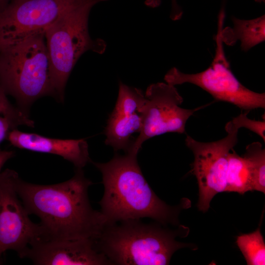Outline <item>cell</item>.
<instances>
[{
    "mask_svg": "<svg viewBox=\"0 0 265 265\" xmlns=\"http://www.w3.org/2000/svg\"><path fill=\"white\" fill-rule=\"evenodd\" d=\"M183 14V11L177 3V0H171V11L170 18L173 21L180 19Z\"/></svg>",
    "mask_w": 265,
    "mask_h": 265,
    "instance_id": "cell-22",
    "label": "cell"
},
{
    "mask_svg": "<svg viewBox=\"0 0 265 265\" xmlns=\"http://www.w3.org/2000/svg\"><path fill=\"white\" fill-rule=\"evenodd\" d=\"M11 0H0V11L4 9Z\"/></svg>",
    "mask_w": 265,
    "mask_h": 265,
    "instance_id": "cell-25",
    "label": "cell"
},
{
    "mask_svg": "<svg viewBox=\"0 0 265 265\" xmlns=\"http://www.w3.org/2000/svg\"><path fill=\"white\" fill-rule=\"evenodd\" d=\"M6 139L13 146L33 152L51 154L71 162L76 168H82L91 162L85 139H62L12 130Z\"/></svg>",
    "mask_w": 265,
    "mask_h": 265,
    "instance_id": "cell-12",
    "label": "cell"
},
{
    "mask_svg": "<svg viewBox=\"0 0 265 265\" xmlns=\"http://www.w3.org/2000/svg\"><path fill=\"white\" fill-rule=\"evenodd\" d=\"M225 18L224 10L222 9L218 15L217 31L214 37L215 54L210 66L195 74L184 73L173 67L165 75L164 80L174 86L184 83L193 84L210 93L216 101L229 103L246 111L265 108V93L255 92L246 88L231 71L221 37Z\"/></svg>",
    "mask_w": 265,
    "mask_h": 265,
    "instance_id": "cell-6",
    "label": "cell"
},
{
    "mask_svg": "<svg viewBox=\"0 0 265 265\" xmlns=\"http://www.w3.org/2000/svg\"><path fill=\"white\" fill-rule=\"evenodd\" d=\"M250 170L253 190L265 193V149L259 142L246 146L243 156Z\"/></svg>",
    "mask_w": 265,
    "mask_h": 265,
    "instance_id": "cell-16",
    "label": "cell"
},
{
    "mask_svg": "<svg viewBox=\"0 0 265 265\" xmlns=\"http://www.w3.org/2000/svg\"><path fill=\"white\" fill-rule=\"evenodd\" d=\"M15 152L11 150H2L0 149V172L5 163L12 158Z\"/></svg>",
    "mask_w": 265,
    "mask_h": 265,
    "instance_id": "cell-23",
    "label": "cell"
},
{
    "mask_svg": "<svg viewBox=\"0 0 265 265\" xmlns=\"http://www.w3.org/2000/svg\"><path fill=\"white\" fill-rule=\"evenodd\" d=\"M157 222L145 223L129 219L106 224L95 239L97 248L111 265H169L173 254L183 248L196 250L191 243L178 241L189 228L180 225L177 230L165 228Z\"/></svg>",
    "mask_w": 265,
    "mask_h": 265,
    "instance_id": "cell-3",
    "label": "cell"
},
{
    "mask_svg": "<svg viewBox=\"0 0 265 265\" xmlns=\"http://www.w3.org/2000/svg\"><path fill=\"white\" fill-rule=\"evenodd\" d=\"M145 102L139 110L142 119L140 132L129 151L138 153L147 139L167 132L184 133L187 120L196 111L181 107L183 98L174 85L159 82L149 85L144 93Z\"/></svg>",
    "mask_w": 265,
    "mask_h": 265,
    "instance_id": "cell-8",
    "label": "cell"
},
{
    "mask_svg": "<svg viewBox=\"0 0 265 265\" xmlns=\"http://www.w3.org/2000/svg\"><path fill=\"white\" fill-rule=\"evenodd\" d=\"M141 127L142 119L139 113L120 115L111 113L105 129V144L115 151L123 150L126 153L134 143L132 134L139 133Z\"/></svg>",
    "mask_w": 265,
    "mask_h": 265,
    "instance_id": "cell-14",
    "label": "cell"
},
{
    "mask_svg": "<svg viewBox=\"0 0 265 265\" xmlns=\"http://www.w3.org/2000/svg\"><path fill=\"white\" fill-rule=\"evenodd\" d=\"M0 115L7 118L15 128L20 125L30 127L34 126V121L29 118L28 114L9 102L0 83Z\"/></svg>",
    "mask_w": 265,
    "mask_h": 265,
    "instance_id": "cell-19",
    "label": "cell"
},
{
    "mask_svg": "<svg viewBox=\"0 0 265 265\" xmlns=\"http://www.w3.org/2000/svg\"><path fill=\"white\" fill-rule=\"evenodd\" d=\"M161 0H146L145 4L151 8H156L161 4Z\"/></svg>",
    "mask_w": 265,
    "mask_h": 265,
    "instance_id": "cell-24",
    "label": "cell"
},
{
    "mask_svg": "<svg viewBox=\"0 0 265 265\" xmlns=\"http://www.w3.org/2000/svg\"><path fill=\"white\" fill-rule=\"evenodd\" d=\"M37 265H111L93 238L32 241L22 258Z\"/></svg>",
    "mask_w": 265,
    "mask_h": 265,
    "instance_id": "cell-11",
    "label": "cell"
},
{
    "mask_svg": "<svg viewBox=\"0 0 265 265\" xmlns=\"http://www.w3.org/2000/svg\"></svg>",
    "mask_w": 265,
    "mask_h": 265,
    "instance_id": "cell-27",
    "label": "cell"
},
{
    "mask_svg": "<svg viewBox=\"0 0 265 265\" xmlns=\"http://www.w3.org/2000/svg\"><path fill=\"white\" fill-rule=\"evenodd\" d=\"M19 178L14 170L0 172V261L8 250L16 251L22 258L30 243L41 236L39 223L30 220L18 194Z\"/></svg>",
    "mask_w": 265,
    "mask_h": 265,
    "instance_id": "cell-10",
    "label": "cell"
},
{
    "mask_svg": "<svg viewBox=\"0 0 265 265\" xmlns=\"http://www.w3.org/2000/svg\"><path fill=\"white\" fill-rule=\"evenodd\" d=\"M256 2L258 3L265 2V0H254Z\"/></svg>",
    "mask_w": 265,
    "mask_h": 265,
    "instance_id": "cell-26",
    "label": "cell"
},
{
    "mask_svg": "<svg viewBox=\"0 0 265 265\" xmlns=\"http://www.w3.org/2000/svg\"><path fill=\"white\" fill-rule=\"evenodd\" d=\"M87 0H11L0 11V51L45 33L57 19Z\"/></svg>",
    "mask_w": 265,
    "mask_h": 265,
    "instance_id": "cell-7",
    "label": "cell"
},
{
    "mask_svg": "<svg viewBox=\"0 0 265 265\" xmlns=\"http://www.w3.org/2000/svg\"><path fill=\"white\" fill-rule=\"evenodd\" d=\"M137 154H116L107 162H91L102 175L104 193L99 204L106 224L149 217L164 226H179V213L190 207V200L184 198L179 205L171 206L160 199L142 174Z\"/></svg>",
    "mask_w": 265,
    "mask_h": 265,
    "instance_id": "cell-2",
    "label": "cell"
},
{
    "mask_svg": "<svg viewBox=\"0 0 265 265\" xmlns=\"http://www.w3.org/2000/svg\"><path fill=\"white\" fill-rule=\"evenodd\" d=\"M237 244L248 265H265V243L260 227L237 237Z\"/></svg>",
    "mask_w": 265,
    "mask_h": 265,
    "instance_id": "cell-17",
    "label": "cell"
},
{
    "mask_svg": "<svg viewBox=\"0 0 265 265\" xmlns=\"http://www.w3.org/2000/svg\"><path fill=\"white\" fill-rule=\"evenodd\" d=\"M15 128L7 118L0 116V143L5 139H6L9 132Z\"/></svg>",
    "mask_w": 265,
    "mask_h": 265,
    "instance_id": "cell-21",
    "label": "cell"
},
{
    "mask_svg": "<svg viewBox=\"0 0 265 265\" xmlns=\"http://www.w3.org/2000/svg\"><path fill=\"white\" fill-rule=\"evenodd\" d=\"M92 184L82 168H76L71 179L56 184H31L20 178L17 191L28 213L40 219V238L95 239L106 222L90 205L88 190Z\"/></svg>",
    "mask_w": 265,
    "mask_h": 265,
    "instance_id": "cell-1",
    "label": "cell"
},
{
    "mask_svg": "<svg viewBox=\"0 0 265 265\" xmlns=\"http://www.w3.org/2000/svg\"><path fill=\"white\" fill-rule=\"evenodd\" d=\"M250 170L246 159L233 149L229 152L226 175L225 192L244 194L252 191Z\"/></svg>",
    "mask_w": 265,
    "mask_h": 265,
    "instance_id": "cell-15",
    "label": "cell"
},
{
    "mask_svg": "<svg viewBox=\"0 0 265 265\" xmlns=\"http://www.w3.org/2000/svg\"><path fill=\"white\" fill-rule=\"evenodd\" d=\"M233 27L222 28L221 37L223 43L234 46L239 40L241 48L247 52L254 46L265 41V15L252 20H241L232 17Z\"/></svg>",
    "mask_w": 265,
    "mask_h": 265,
    "instance_id": "cell-13",
    "label": "cell"
},
{
    "mask_svg": "<svg viewBox=\"0 0 265 265\" xmlns=\"http://www.w3.org/2000/svg\"><path fill=\"white\" fill-rule=\"evenodd\" d=\"M144 102V93L142 90L128 86L119 81L118 95L111 113L120 115L139 113Z\"/></svg>",
    "mask_w": 265,
    "mask_h": 265,
    "instance_id": "cell-18",
    "label": "cell"
},
{
    "mask_svg": "<svg viewBox=\"0 0 265 265\" xmlns=\"http://www.w3.org/2000/svg\"><path fill=\"white\" fill-rule=\"evenodd\" d=\"M107 0H87L71 8L46 29L45 37L50 60V75L54 94L63 101L65 87L76 62L85 52L102 54L106 43L92 39L88 30L92 8Z\"/></svg>",
    "mask_w": 265,
    "mask_h": 265,
    "instance_id": "cell-4",
    "label": "cell"
},
{
    "mask_svg": "<svg viewBox=\"0 0 265 265\" xmlns=\"http://www.w3.org/2000/svg\"><path fill=\"white\" fill-rule=\"evenodd\" d=\"M225 129L227 135L217 141L200 142L188 135L185 139L186 146L194 155L191 172L199 187L197 207L203 212L209 210L216 194L225 192L228 155L238 142L239 130L231 121Z\"/></svg>",
    "mask_w": 265,
    "mask_h": 265,
    "instance_id": "cell-9",
    "label": "cell"
},
{
    "mask_svg": "<svg viewBox=\"0 0 265 265\" xmlns=\"http://www.w3.org/2000/svg\"><path fill=\"white\" fill-rule=\"evenodd\" d=\"M249 111L241 113L233 118L231 121L238 129L245 128L256 133L265 141V121L249 119L247 114Z\"/></svg>",
    "mask_w": 265,
    "mask_h": 265,
    "instance_id": "cell-20",
    "label": "cell"
},
{
    "mask_svg": "<svg viewBox=\"0 0 265 265\" xmlns=\"http://www.w3.org/2000/svg\"><path fill=\"white\" fill-rule=\"evenodd\" d=\"M0 83L6 94L13 96L18 107L27 114L38 98L54 95L45 33L0 51Z\"/></svg>",
    "mask_w": 265,
    "mask_h": 265,
    "instance_id": "cell-5",
    "label": "cell"
}]
</instances>
